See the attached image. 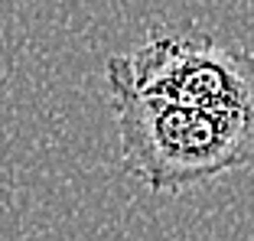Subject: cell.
Wrapping results in <instances>:
<instances>
[{"instance_id":"1","label":"cell","mask_w":254,"mask_h":241,"mask_svg":"<svg viewBox=\"0 0 254 241\" xmlns=\"http://www.w3.org/2000/svg\"><path fill=\"white\" fill-rule=\"evenodd\" d=\"M105 82L124 170L150 192H183L251 160L254 130L137 91L124 56H108Z\"/></svg>"},{"instance_id":"2","label":"cell","mask_w":254,"mask_h":241,"mask_svg":"<svg viewBox=\"0 0 254 241\" xmlns=\"http://www.w3.org/2000/svg\"><path fill=\"white\" fill-rule=\"evenodd\" d=\"M137 91L195 108L254 130V53L218 43L195 26H153L140 49L124 56Z\"/></svg>"}]
</instances>
